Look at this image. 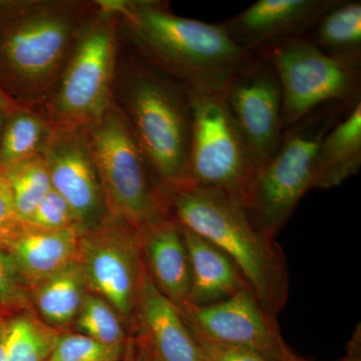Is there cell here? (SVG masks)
<instances>
[{
	"instance_id": "obj_1",
	"label": "cell",
	"mask_w": 361,
	"mask_h": 361,
	"mask_svg": "<svg viewBox=\"0 0 361 361\" xmlns=\"http://www.w3.org/2000/svg\"><path fill=\"white\" fill-rule=\"evenodd\" d=\"M104 1L128 47L188 90L224 94L233 75L254 54L235 44L219 23L177 16L168 2Z\"/></svg>"
},
{
	"instance_id": "obj_2",
	"label": "cell",
	"mask_w": 361,
	"mask_h": 361,
	"mask_svg": "<svg viewBox=\"0 0 361 361\" xmlns=\"http://www.w3.org/2000/svg\"><path fill=\"white\" fill-rule=\"evenodd\" d=\"M97 8V0H0V89L44 106Z\"/></svg>"
},
{
	"instance_id": "obj_3",
	"label": "cell",
	"mask_w": 361,
	"mask_h": 361,
	"mask_svg": "<svg viewBox=\"0 0 361 361\" xmlns=\"http://www.w3.org/2000/svg\"><path fill=\"white\" fill-rule=\"evenodd\" d=\"M113 101L158 184L168 195L186 184L192 127L189 90L142 61L122 37Z\"/></svg>"
},
{
	"instance_id": "obj_4",
	"label": "cell",
	"mask_w": 361,
	"mask_h": 361,
	"mask_svg": "<svg viewBox=\"0 0 361 361\" xmlns=\"http://www.w3.org/2000/svg\"><path fill=\"white\" fill-rule=\"evenodd\" d=\"M173 217L224 251L261 307L277 320L288 298L281 247L254 225L241 197L217 188L184 184L169 193Z\"/></svg>"
},
{
	"instance_id": "obj_5",
	"label": "cell",
	"mask_w": 361,
	"mask_h": 361,
	"mask_svg": "<svg viewBox=\"0 0 361 361\" xmlns=\"http://www.w3.org/2000/svg\"><path fill=\"white\" fill-rule=\"evenodd\" d=\"M348 111L341 104H325L284 130L276 151L254 173L242 198L261 232L275 238L299 201L312 189L320 144Z\"/></svg>"
},
{
	"instance_id": "obj_6",
	"label": "cell",
	"mask_w": 361,
	"mask_h": 361,
	"mask_svg": "<svg viewBox=\"0 0 361 361\" xmlns=\"http://www.w3.org/2000/svg\"><path fill=\"white\" fill-rule=\"evenodd\" d=\"M84 130L111 217L137 231L173 217L167 192L157 182L114 102Z\"/></svg>"
},
{
	"instance_id": "obj_7",
	"label": "cell",
	"mask_w": 361,
	"mask_h": 361,
	"mask_svg": "<svg viewBox=\"0 0 361 361\" xmlns=\"http://www.w3.org/2000/svg\"><path fill=\"white\" fill-rule=\"evenodd\" d=\"M99 1L44 106L54 127L85 129L113 104L121 33L115 13Z\"/></svg>"
},
{
	"instance_id": "obj_8",
	"label": "cell",
	"mask_w": 361,
	"mask_h": 361,
	"mask_svg": "<svg viewBox=\"0 0 361 361\" xmlns=\"http://www.w3.org/2000/svg\"><path fill=\"white\" fill-rule=\"evenodd\" d=\"M256 54L276 71L282 90L284 129L318 106L361 103V54L334 56L306 37L278 42Z\"/></svg>"
},
{
	"instance_id": "obj_9",
	"label": "cell",
	"mask_w": 361,
	"mask_h": 361,
	"mask_svg": "<svg viewBox=\"0 0 361 361\" xmlns=\"http://www.w3.org/2000/svg\"><path fill=\"white\" fill-rule=\"evenodd\" d=\"M188 90L192 127L186 184L217 188L243 198L255 167L224 96Z\"/></svg>"
},
{
	"instance_id": "obj_10",
	"label": "cell",
	"mask_w": 361,
	"mask_h": 361,
	"mask_svg": "<svg viewBox=\"0 0 361 361\" xmlns=\"http://www.w3.org/2000/svg\"><path fill=\"white\" fill-rule=\"evenodd\" d=\"M78 261L87 291L110 303L123 323H133L145 270L137 230L109 216L82 232Z\"/></svg>"
},
{
	"instance_id": "obj_11",
	"label": "cell",
	"mask_w": 361,
	"mask_h": 361,
	"mask_svg": "<svg viewBox=\"0 0 361 361\" xmlns=\"http://www.w3.org/2000/svg\"><path fill=\"white\" fill-rule=\"evenodd\" d=\"M223 96L256 172L276 151L285 130L276 71L254 54L233 75Z\"/></svg>"
},
{
	"instance_id": "obj_12",
	"label": "cell",
	"mask_w": 361,
	"mask_h": 361,
	"mask_svg": "<svg viewBox=\"0 0 361 361\" xmlns=\"http://www.w3.org/2000/svg\"><path fill=\"white\" fill-rule=\"evenodd\" d=\"M179 310L189 329L208 341L250 349L271 361H288L277 320L261 307L248 288L221 302L206 306L185 304Z\"/></svg>"
},
{
	"instance_id": "obj_13",
	"label": "cell",
	"mask_w": 361,
	"mask_h": 361,
	"mask_svg": "<svg viewBox=\"0 0 361 361\" xmlns=\"http://www.w3.org/2000/svg\"><path fill=\"white\" fill-rule=\"evenodd\" d=\"M42 155L52 189L70 205L80 231L96 227L110 216L84 129L54 127Z\"/></svg>"
},
{
	"instance_id": "obj_14",
	"label": "cell",
	"mask_w": 361,
	"mask_h": 361,
	"mask_svg": "<svg viewBox=\"0 0 361 361\" xmlns=\"http://www.w3.org/2000/svg\"><path fill=\"white\" fill-rule=\"evenodd\" d=\"M339 0H258L245 11L221 21L228 37L257 52L285 40L306 37Z\"/></svg>"
},
{
	"instance_id": "obj_15",
	"label": "cell",
	"mask_w": 361,
	"mask_h": 361,
	"mask_svg": "<svg viewBox=\"0 0 361 361\" xmlns=\"http://www.w3.org/2000/svg\"><path fill=\"white\" fill-rule=\"evenodd\" d=\"M134 322L142 341L158 361H202L200 349L179 307L163 295L146 269L135 304Z\"/></svg>"
},
{
	"instance_id": "obj_16",
	"label": "cell",
	"mask_w": 361,
	"mask_h": 361,
	"mask_svg": "<svg viewBox=\"0 0 361 361\" xmlns=\"http://www.w3.org/2000/svg\"><path fill=\"white\" fill-rule=\"evenodd\" d=\"M142 262L153 283L177 307L188 302L191 265L182 226L174 217L139 230Z\"/></svg>"
},
{
	"instance_id": "obj_17",
	"label": "cell",
	"mask_w": 361,
	"mask_h": 361,
	"mask_svg": "<svg viewBox=\"0 0 361 361\" xmlns=\"http://www.w3.org/2000/svg\"><path fill=\"white\" fill-rule=\"evenodd\" d=\"M182 231L191 265L188 304L210 305L248 288L239 268L224 251L183 226Z\"/></svg>"
},
{
	"instance_id": "obj_18",
	"label": "cell",
	"mask_w": 361,
	"mask_h": 361,
	"mask_svg": "<svg viewBox=\"0 0 361 361\" xmlns=\"http://www.w3.org/2000/svg\"><path fill=\"white\" fill-rule=\"evenodd\" d=\"M82 232L78 229L49 230L33 227L9 251L30 291L56 276L73 263L80 253Z\"/></svg>"
},
{
	"instance_id": "obj_19",
	"label": "cell",
	"mask_w": 361,
	"mask_h": 361,
	"mask_svg": "<svg viewBox=\"0 0 361 361\" xmlns=\"http://www.w3.org/2000/svg\"><path fill=\"white\" fill-rule=\"evenodd\" d=\"M361 167V103L327 133L316 155L312 189L341 186Z\"/></svg>"
},
{
	"instance_id": "obj_20",
	"label": "cell",
	"mask_w": 361,
	"mask_h": 361,
	"mask_svg": "<svg viewBox=\"0 0 361 361\" xmlns=\"http://www.w3.org/2000/svg\"><path fill=\"white\" fill-rule=\"evenodd\" d=\"M54 126L42 106H23L6 114L0 141V169L42 155Z\"/></svg>"
},
{
	"instance_id": "obj_21",
	"label": "cell",
	"mask_w": 361,
	"mask_h": 361,
	"mask_svg": "<svg viewBox=\"0 0 361 361\" xmlns=\"http://www.w3.org/2000/svg\"><path fill=\"white\" fill-rule=\"evenodd\" d=\"M87 293L77 261L35 289L32 303L45 323L59 329L75 322Z\"/></svg>"
},
{
	"instance_id": "obj_22",
	"label": "cell",
	"mask_w": 361,
	"mask_h": 361,
	"mask_svg": "<svg viewBox=\"0 0 361 361\" xmlns=\"http://www.w3.org/2000/svg\"><path fill=\"white\" fill-rule=\"evenodd\" d=\"M306 39L326 54H361V1L339 0L316 23Z\"/></svg>"
},
{
	"instance_id": "obj_23",
	"label": "cell",
	"mask_w": 361,
	"mask_h": 361,
	"mask_svg": "<svg viewBox=\"0 0 361 361\" xmlns=\"http://www.w3.org/2000/svg\"><path fill=\"white\" fill-rule=\"evenodd\" d=\"M61 334L30 311L6 322L7 361H49Z\"/></svg>"
},
{
	"instance_id": "obj_24",
	"label": "cell",
	"mask_w": 361,
	"mask_h": 361,
	"mask_svg": "<svg viewBox=\"0 0 361 361\" xmlns=\"http://www.w3.org/2000/svg\"><path fill=\"white\" fill-rule=\"evenodd\" d=\"M4 171L18 212L21 219L28 223L40 201L52 188L44 157H33Z\"/></svg>"
},
{
	"instance_id": "obj_25",
	"label": "cell",
	"mask_w": 361,
	"mask_h": 361,
	"mask_svg": "<svg viewBox=\"0 0 361 361\" xmlns=\"http://www.w3.org/2000/svg\"><path fill=\"white\" fill-rule=\"evenodd\" d=\"M75 322L80 334L102 343L125 346L129 341L123 319L113 306L90 292Z\"/></svg>"
},
{
	"instance_id": "obj_26",
	"label": "cell",
	"mask_w": 361,
	"mask_h": 361,
	"mask_svg": "<svg viewBox=\"0 0 361 361\" xmlns=\"http://www.w3.org/2000/svg\"><path fill=\"white\" fill-rule=\"evenodd\" d=\"M127 344L108 345L82 334H61L49 361H121Z\"/></svg>"
},
{
	"instance_id": "obj_27",
	"label": "cell",
	"mask_w": 361,
	"mask_h": 361,
	"mask_svg": "<svg viewBox=\"0 0 361 361\" xmlns=\"http://www.w3.org/2000/svg\"><path fill=\"white\" fill-rule=\"evenodd\" d=\"M32 291L8 249L0 246V310H30Z\"/></svg>"
},
{
	"instance_id": "obj_28",
	"label": "cell",
	"mask_w": 361,
	"mask_h": 361,
	"mask_svg": "<svg viewBox=\"0 0 361 361\" xmlns=\"http://www.w3.org/2000/svg\"><path fill=\"white\" fill-rule=\"evenodd\" d=\"M28 224L49 231L78 229L77 217L65 199L52 189L49 192L33 212ZM82 232V231H80Z\"/></svg>"
},
{
	"instance_id": "obj_29",
	"label": "cell",
	"mask_w": 361,
	"mask_h": 361,
	"mask_svg": "<svg viewBox=\"0 0 361 361\" xmlns=\"http://www.w3.org/2000/svg\"><path fill=\"white\" fill-rule=\"evenodd\" d=\"M32 228L21 219L6 171L0 169V246L9 250Z\"/></svg>"
},
{
	"instance_id": "obj_30",
	"label": "cell",
	"mask_w": 361,
	"mask_h": 361,
	"mask_svg": "<svg viewBox=\"0 0 361 361\" xmlns=\"http://www.w3.org/2000/svg\"><path fill=\"white\" fill-rule=\"evenodd\" d=\"M191 332L200 349L202 361H271L250 349L223 345Z\"/></svg>"
},
{
	"instance_id": "obj_31",
	"label": "cell",
	"mask_w": 361,
	"mask_h": 361,
	"mask_svg": "<svg viewBox=\"0 0 361 361\" xmlns=\"http://www.w3.org/2000/svg\"><path fill=\"white\" fill-rule=\"evenodd\" d=\"M338 361H361V327L360 324L356 326L353 337L348 342L346 355Z\"/></svg>"
},
{
	"instance_id": "obj_32",
	"label": "cell",
	"mask_w": 361,
	"mask_h": 361,
	"mask_svg": "<svg viewBox=\"0 0 361 361\" xmlns=\"http://www.w3.org/2000/svg\"><path fill=\"white\" fill-rule=\"evenodd\" d=\"M135 360L137 361H158L156 360L155 356L152 355L148 348L142 341H140L139 339H135Z\"/></svg>"
},
{
	"instance_id": "obj_33",
	"label": "cell",
	"mask_w": 361,
	"mask_h": 361,
	"mask_svg": "<svg viewBox=\"0 0 361 361\" xmlns=\"http://www.w3.org/2000/svg\"><path fill=\"white\" fill-rule=\"evenodd\" d=\"M21 106H23V104L16 103L11 97L7 96L4 90L0 89V110L6 114H9L11 111L18 110Z\"/></svg>"
},
{
	"instance_id": "obj_34",
	"label": "cell",
	"mask_w": 361,
	"mask_h": 361,
	"mask_svg": "<svg viewBox=\"0 0 361 361\" xmlns=\"http://www.w3.org/2000/svg\"><path fill=\"white\" fill-rule=\"evenodd\" d=\"M6 318H0V361H7L6 353Z\"/></svg>"
},
{
	"instance_id": "obj_35",
	"label": "cell",
	"mask_w": 361,
	"mask_h": 361,
	"mask_svg": "<svg viewBox=\"0 0 361 361\" xmlns=\"http://www.w3.org/2000/svg\"><path fill=\"white\" fill-rule=\"evenodd\" d=\"M121 361H137L135 360V339L130 338L128 341L127 346H126L125 355H123L122 360Z\"/></svg>"
},
{
	"instance_id": "obj_36",
	"label": "cell",
	"mask_w": 361,
	"mask_h": 361,
	"mask_svg": "<svg viewBox=\"0 0 361 361\" xmlns=\"http://www.w3.org/2000/svg\"><path fill=\"white\" fill-rule=\"evenodd\" d=\"M6 115L4 111L0 110V141H1L2 130H4V122H6Z\"/></svg>"
},
{
	"instance_id": "obj_37",
	"label": "cell",
	"mask_w": 361,
	"mask_h": 361,
	"mask_svg": "<svg viewBox=\"0 0 361 361\" xmlns=\"http://www.w3.org/2000/svg\"><path fill=\"white\" fill-rule=\"evenodd\" d=\"M288 361H308L303 360V358L299 357V356H297L296 355H294V353H292L290 358H289Z\"/></svg>"
},
{
	"instance_id": "obj_38",
	"label": "cell",
	"mask_w": 361,
	"mask_h": 361,
	"mask_svg": "<svg viewBox=\"0 0 361 361\" xmlns=\"http://www.w3.org/2000/svg\"><path fill=\"white\" fill-rule=\"evenodd\" d=\"M4 312H2V311L0 310V318L4 317Z\"/></svg>"
}]
</instances>
